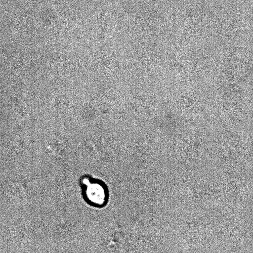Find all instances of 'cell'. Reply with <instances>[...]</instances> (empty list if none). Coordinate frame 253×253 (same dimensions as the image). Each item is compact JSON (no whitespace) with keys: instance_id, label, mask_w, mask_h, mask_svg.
Instances as JSON below:
<instances>
[{"instance_id":"6da1fadb","label":"cell","mask_w":253,"mask_h":253,"mask_svg":"<svg viewBox=\"0 0 253 253\" xmlns=\"http://www.w3.org/2000/svg\"><path fill=\"white\" fill-rule=\"evenodd\" d=\"M78 184L84 201L89 206L101 209L106 206L109 200V190L106 183L90 174L81 175Z\"/></svg>"}]
</instances>
